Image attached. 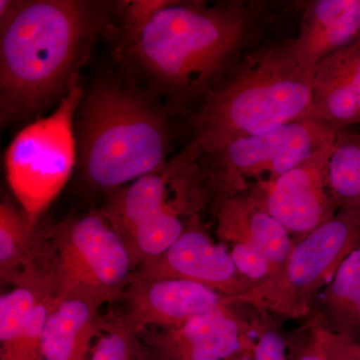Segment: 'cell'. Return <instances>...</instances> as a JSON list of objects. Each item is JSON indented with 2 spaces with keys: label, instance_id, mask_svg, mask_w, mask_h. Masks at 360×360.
<instances>
[{
  "label": "cell",
  "instance_id": "6da1fadb",
  "mask_svg": "<svg viewBox=\"0 0 360 360\" xmlns=\"http://www.w3.org/2000/svg\"><path fill=\"white\" fill-rule=\"evenodd\" d=\"M269 16L260 0H174L120 54L184 110L200 105L262 44Z\"/></svg>",
  "mask_w": 360,
  "mask_h": 360
},
{
  "label": "cell",
  "instance_id": "7a4b0ae2",
  "mask_svg": "<svg viewBox=\"0 0 360 360\" xmlns=\"http://www.w3.org/2000/svg\"><path fill=\"white\" fill-rule=\"evenodd\" d=\"M112 30L101 4L21 0L0 25L1 127L39 120L60 103L78 84L97 37Z\"/></svg>",
  "mask_w": 360,
  "mask_h": 360
},
{
  "label": "cell",
  "instance_id": "3957f363",
  "mask_svg": "<svg viewBox=\"0 0 360 360\" xmlns=\"http://www.w3.org/2000/svg\"><path fill=\"white\" fill-rule=\"evenodd\" d=\"M314 73L296 56L293 39L260 44L189 115L191 141L170 167H191L232 141L314 118Z\"/></svg>",
  "mask_w": 360,
  "mask_h": 360
},
{
  "label": "cell",
  "instance_id": "277c9868",
  "mask_svg": "<svg viewBox=\"0 0 360 360\" xmlns=\"http://www.w3.org/2000/svg\"><path fill=\"white\" fill-rule=\"evenodd\" d=\"M77 116V165L90 186L113 191L167 168L172 139L167 115L130 80H97Z\"/></svg>",
  "mask_w": 360,
  "mask_h": 360
},
{
  "label": "cell",
  "instance_id": "5b68a950",
  "mask_svg": "<svg viewBox=\"0 0 360 360\" xmlns=\"http://www.w3.org/2000/svg\"><path fill=\"white\" fill-rule=\"evenodd\" d=\"M47 243L44 274L56 296L99 307L123 295L134 276L129 248L101 212L56 225Z\"/></svg>",
  "mask_w": 360,
  "mask_h": 360
},
{
  "label": "cell",
  "instance_id": "8992f818",
  "mask_svg": "<svg viewBox=\"0 0 360 360\" xmlns=\"http://www.w3.org/2000/svg\"><path fill=\"white\" fill-rule=\"evenodd\" d=\"M84 96L75 85L51 115L25 125L6 149L7 181L33 227L77 165L75 120Z\"/></svg>",
  "mask_w": 360,
  "mask_h": 360
},
{
  "label": "cell",
  "instance_id": "52a82bcc",
  "mask_svg": "<svg viewBox=\"0 0 360 360\" xmlns=\"http://www.w3.org/2000/svg\"><path fill=\"white\" fill-rule=\"evenodd\" d=\"M360 245V214L338 210L333 219L293 245L281 266L227 303H246L284 316L307 314L347 255Z\"/></svg>",
  "mask_w": 360,
  "mask_h": 360
},
{
  "label": "cell",
  "instance_id": "ba28073f",
  "mask_svg": "<svg viewBox=\"0 0 360 360\" xmlns=\"http://www.w3.org/2000/svg\"><path fill=\"white\" fill-rule=\"evenodd\" d=\"M341 129H345L316 118L295 120L264 134L232 141L201 156L191 167L226 198L245 193L250 179L259 182L278 179L335 142Z\"/></svg>",
  "mask_w": 360,
  "mask_h": 360
},
{
  "label": "cell",
  "instance_id": "9c48e42d",
  "mask_svg": "<svg viewBox=\"0 0 360 360\" xmlns=\"http://www.w3.org/2000/svg\"><path fill=\"white\" fill-rule=\"evenodd\" d=\"M333 143L323 146L278 179L253 186L251 193L290 233L307 236L338 212L326 182Z\"/></svg>",
  "mask_w": 360,
  "mask_h": 360
},
{
  "label": "cell",
  "instance_id": "30bf717a",
  "mask_svg": "<svg viewBox=\"0 0 360 360\" xmlns=\"http://www.w3.org/2000/svg\"><path fill=\"white\" fill-rule=\"evenodd\" d=\"M132 276L186 279L217 291L226 300L251 288L245 285L231 253L196 229H186L165 253L141 264Z\"/></svg>",
  "mask_w": 360,
  "mask_h": 360
},
{
  "label": "cell",
  "instance_id": "8fae6325",
  "mask_svg": "<svg viewBox=\"0 0 360 360\" xmlns=\"http://www.w3.org/2000/svg\"><path fill=\"white\" fill-rule=\"evenodd\" d=\"M127 323L132 330L148 326H179L196 315L227 304L217 291L180 278H139L132 276L124 290Z\"/></svg>",
  "mask_w": 360,
  "mask_h": 360
},
{
  "label": "cell",
  "instance_id": "7c38bea8",
  "mask_svg": "<svg viewBox=\"0 0 360 360\" xmlns=\"http://www.w3.org/2000/svg\"><path fill=\"white\" fill-rule=\"evenodd\" d=\"M245 349V335L226 305L167 328L151 342L150 360H226Z\"/></svg>",
  "mask_w": 360,
  "mask_h": 360
},
{
  "label": "cell",
  "instance_id": "4fadbf2b",
  "mask_svg": "<svg viewBox=\"0 0 360 360\" xmlns=\"http://www.w3.org/2000/svg\"><path fill=\"white\" fill-rule=\"evenodd\" d=\"M54 295L47 284L16 286L0 297V360H41Z\"/></svg>",
  "mask_w": 360,
  "mask_h": 360
},
{
  "label": "cell",
  "instance_id": "5bb4252c",
  "mask_svg": "<svg viewBox=\"0 0 360 360\" xmlns=\"http://www.w3.org/2000/svg\"><path fill=\"white\" fill-rule=\"evenodd\" d=\"M360 37V0H314L307 2L295 40L296 56L314 72L324 58Z\"/></svg>",
  "mask_w": 360,
  "mask_h": 360
},
{
  "label": "cell",
  "instance_id": "9a60e30c",
  "mask_svg": "<svg viewBox=\"0 0 360 360\" xmlns=\"http://www.w3.org/2000/svg\"><path fill=\"white\" fill-rule=\"evenodd\" d=\"M220 238L231 243H248L257 248L276 270L290 255V232L279 224L252 193L224 198L217 213Z\"/></svg>",
  "mask_w": 360,
  "mask_h": 360
},
{
  "label": "cell",
  "instance_id": "2e32d148",
  "mask_svg": "<svg viewBox=\"0 0 360 360\" xmlns=\"http://www.w3.org/2000/svg\"><path fill=\"white\" fill-rule=\"evenodd\" d=\"M359 56L360 37L315 68L311 90L314 118L340 129L359 124L355 70Z\"/></svg>",
  "mask_w": 360,
  "mask_h": 360
},
{
  "label": "cell",
  "instance_id": "e0dca14e",
  "mask_svg": "<svg viewBox=\"0 0 360 360\" xmlns=\"http://www.w3.org/2000/svg\"><path fill=\"white\" fill-rule=\"evenodd\" d=\"M103 326L96 305L56 296L42 333L41 360H84Z\"/></svg>",
  "mask_w": 360,
  "mask_h": 360
},
{
  "label": "cell",
  "instance_id": "ac0fdd59",
  "mask_svg": "<svg viewBox=\"0 0 360 360\" xmlns=\"http://www.w3.org/2000/svg\"><path fill=\"white\" fill-rule=\"evenodd\" d=\"M35 227L11 201L0 205V276L14 285L49 284L40 269Z\"/></svg>",
  "mask_w": 360,
  "mask_h": 360
},
{
  "label": "cell",
  "instance_id": "d6986e66",
  "mask_svg": "<svg viewBox=\"0 0 360 360\" xmlns=\"http://www.w3.org/2000/svg\"><path fill=\"white\" fill-rule=\"evenodd\" d=\"M172 176L168 165L162 172L144 175L129 186L112 191L101 210L124 243L139 227L167 205V184Z\"/></svg>",
  "mask_w": 360,
  "mask_h": 360
},
{
  "label": "cell",
  "instance_id": "ffe728a7",
  "mask_svg": "<svg viewBox=\"0 0 360 360\" xmlns=\"http://www.w3.org/2000/svg\"><path fill=\"white\" fill-rule=\"evenodd\" d=\"M324 311L338 335L360 338V245L341 262L324 295Z\"/></svg>",
  "mask_w": 360,
  "mask_h": 360
},
{
  "label": "cell",
  "instance_id": "44dd1931",
  "mask_svg": "<svg viewBox=\"0 0 360 360\" xmlns=\"http://www.w3.org/2000/svg\"><path fill=\"white\" fill-rule=\"evenodd\" d=\"M326 182L336 210L360 214V132L345 129L336 135Z\"/></svg>",
  "mask_w": 360,
  "mask_h": 360
},
{
  "label": "cell",
  "instance_id": "7402d4cb",
  "mask_svg": "<svg viewBox=\"0 0 360 360\" xmlns=\"http://www.w3.org/2000/svg\"><path fill=\"white\" fill-rule=\"evenodd\" d=\"M174 0H129L115 4L116 11L120 20L117 30V53L120 54L134 41L146 26L172 4Z\"/></svg>",
  "mask_w": 360,
  "mask_h": 360
},
{
  "label": "cell",
  "instance_id": "603a6c76",
  "mask_svg": "<svg viewBox=\"0 0 360 360\" xmlns=\"http://www.w3.org/2000/svg\"><path fill=\"white\" fill-rule=\"evenodd\" d=\"M104 323L89 360H132V330L127 321Z\"/></svg>",
  "mask_w": 360,
  "mask_h": 360
},
{
  "label": "cell",
  "instance_id": "cb8c5ba5",
  "mask_svg": "<svg viewBox=\"0 0 360 360\" xmlns=\"http://www.w3.org/2000/svg\"><path fill=\"white\" fill-rule=\"evenodd\" d=\"M231 257L239 274L248 281L260 283L276 271L266 257L248 243H234Z\"/></svg>",
  "mask_w": 360,
  "mask_h": 360
},
{
  "label": "cell",
  "instance_id": "d4e9b609",
  "mask_svg": "<svg viewBox=\"0 0 360 360\" xmlns=\"http://www.w3.org/2000/svg\"><path fill=\"white\" fill-rule=\"evenodd\" d=\"M328 360H360L359 345L345 336L323 330Z\"/></svg>",
  "mask_w": 360,
  "mask_h": 360
},
{
  "label": "cell",
  "instance_id": "484cf974",
  "mask_svg": "<svg viewBox=\"0 0 360 360\" xmlns=\"http://www.w3.org/2000/svg\"><path fill=\"white\" fill-rule=\"evenodd\" d=\"M248 360H286L285 341L276 331H264L253 345L252 357Z\"/></svg>",
  "mask_w": 360,
  "mask_h": 360
},
{
  "label": "cell",
  "instance_id": "4316f807",
  "mask_svg": "<svg viewBox=\"0 0 360 360\" xmlns=\"http://www.w3.org/2000/svg\"><path fill=\"white\" fill-rule=\"evenodd\" d=\"M297 360H328L324 350L323 330L317 331L314 342L302 352Z\"/></svg>",
  "mask_w": 360,
  "mask_h": 360
},
{
  "label": "cell",
  "instance_id": "83f0119b",
  "mask_svg": "<svg viewBox=\"0 0 360 360\" xmlns=\"http://www.w3.org/2000/svg\"><path fill=\"white\" fill-rule=\"evenodd\" d=\"M20 4L21 0H1L0 1V25H4L13 18Z\"/></svg>",
  "mask_w": 360,
  "mask_h": 360
},
{
  "label": "cell",
  "instance_id": "f1b7e54d",
  "mask_svg": "<svg viewBox=\"0 0 360 360\" xmlns=\"http://www.w3.org/2000/svg\"><path fill=\"white\" fill-rule=\"evenodd\" d=\"M355 97H356V110L360 125V56L357 61L356 70H355Z\"/></svg>",
  "mask_w": 360,
  "mask_h": 360
},
{
  "label": "cell",
  "instance_id": "f546056e",
  "mask_svg": "<svg viewBox=\"0 0 360 360\" xmlns=\"http://www.w3.org/2000/svg\"><path fill=\"white\" fill-rule=\"evenodd\" d=\"M359 350H360V345H359Z\"/></svg>",
  "mask_w": 360,
  "mask_h": 360
}]
</instances>
